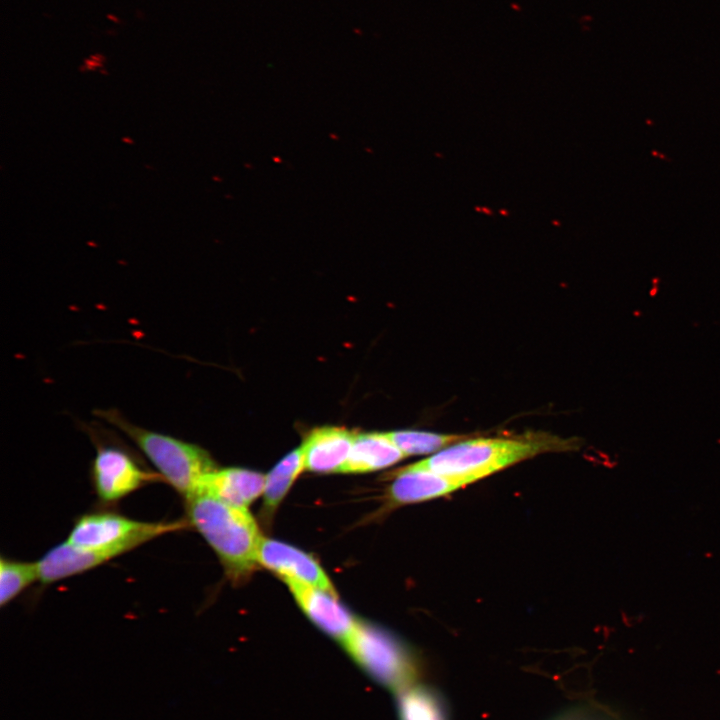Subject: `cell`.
<instances>
[{
	"mask_svg": "<svg viewBox=\"0 0 720 720\" xmlns=\"http://www.w3.org/2000/svg\"><path fill=\"white\" fill-rule=\"evenodd\" d=\"M355 434L343 427H321L312 430L301 448L304 468L312 472H341Z\"/></svg>",
	"mask_w": 720,
	"mask_h": 720,
	"instance_id": "cell-10",
	"label": "cell"
},
{
	"mask_svg": "<svg viewBox=\"0 0 720 720\" xmlns=\"http://www.w3.org/2000/svg\"><path fill=\"white\" fill-rule=\"evenodd\" d=\"M113 558L108 553L79 548L65 541L49 549L36 562L38 581L52 584L84 573Z\"/></svg>",
	"mask_w": 720,
	"mask_h": 720,
	"instance_id": "cell-11",
	"label": "cell"
},
{
	"mask_svg": "<svg viewBox=\"0 0 720 720\" xmlns=\"http://www.w3.org/2000/svg\"><path fill=\"white\" fill-rule=\"evenodd\" d=\"M467 485L462 479L409 465L396 473L388 498L393 505L413 504L446 496Z\"/></svg>",
	"mask_w": 720,
	"mask_h": 720,
	"instance_id": "cell-9",
	"label": "cell"
},
{
	"mask_svg": "<svg viewBox=\"0 0 720 720\" xmlns=\"http://www.w3.org/2000/svg\"><path fill=\"white\" fill-rule=\"evenodd\" d=\"M304 468L301 448L286 455L266 476L263 510L271 516Z\"/></svg>",
	"mask_w": 720,
	"mask_h": 720,
	"instance_id": "cell-15",
	"label": "cell"
},
{
	"mask_svg": "<svg viewBox=\"0 0 720 720\" xmlns=\"http://www.w3.org/2000/svg\"><path fill=\"white\" fill-rule=\"evenodd\" d=\"M266 476L243 468L215 469L202 482L205 491L221 501L247 509L264 491ZM196 493V492H195Z\"/></svg>",
	"mask_w": 720,
	"mask_h": 720,
	"instance_id": "cell-12",
	"label": "cell"
},
{
	"mask_svg": "<svg viewBox=\"0 0 720 720\" xmlns=\"http://www.w3.org/2000/svg\"><path fill=\"white\" fill-rule=\"evenodd\" d=\"M257 562L284 580L298 581L336 596L332 583L319 563L311 555L289 544L262 538Z\"/></svg>",
	"mask_w": 720,
	"mask_h": 720,
	"instance_id": "cell-7",
	"label": "cell"
},
{
	"mask_svg": "<svg viewBox=\"0 0 720 720\" xmlns=\"http://www.w3.org/2000/svg\"><path fill=\"white\" fill-rule=\"evenodd\" d=\"M552 720H602V718L586 708H572L560 713Z\"/></svg>",
	"mask_w": 720,
	"mask_h": 720,
	"instance_id": "cell-18",
	"label": "cell"
},
{
	"mask_svg": "<svg viewBox=\"0 0 720 720\" xmlns=\"http://www.w3.org/2000/svg\"><path fill=\"white\" fill-rule=\"evenodd\" d=\"M575 442L547 433H528L518 438L468 439L412 465L471 484L541 453L575 449Z\"/></svg>",
	"mask_w": 720,
	"mask_h": 720,
	"instance_id": "cell-1",
	"label": "cell"
},
{
	"mask_svg": "<svg viewBox=\"0 0 720 720\" xmlns=\"http://www.w3.org/2000/svg\"><path fill=\"white\" fill-rule=\"evenodd\" d=\"M94 414L125 434L184 500L217 469L210 454L199 445L134 425L115 408L96 409Z\"/></svg>",
	"mask_w": 720,
	"mask_h": 720,
	"instance_id": "cell-3",
	"label": "cell"
},
{
	"mask_svg": "<svg viewBox=\"0 0 720 720\" xmlns=\"http://www.w3.org/2000/svg\"><path fill=\"white\" fill-rule=\"evenodd\" d=\"M187 521L144 522L114 511H92L80 515L68 534L69 543L83 549L105 552L114 558L167 533L188 528Z\"/></svg>",
	"mask_w": 720,
	"mask_h": 720,
	"instance_id": "cell-6",
	"label": "cell"
},
{
	"mask_svg": "<svg viewBox=\"0 0 720 720\" xmlns=\"http://www.w3.org/2000/svg\"><path fill=\"white\" fill-rule=\"evenodd\" d=\"M85 431L96 448L90 478L103 505L115 504L142 487L164 481L159 473L148 470L108 429L91 423L85 424Z\"/></svg>",
	"mask_w": 720,
	"mask_h": 720,
	"instance_id": "cell-5",
	"label": "cell"
},
{
	"mask_svg": "<svg viewBox=\"0 0 720 720\" xmlns=\"http://www.w3.org/2000/svg\"><path fill=\"white\" fill-rule=\"evenodd\" d=\"M404 454L388 433L355 434L349 457L341 472L363 473L379 470L400 461Z\"/></svg>",
	"mask_w": 720,
	"mask_h": 720,
	"instance_id": "cell-13",
	"label": "cell"
},
{
	"mask_svg": "<svg viewBox=\"0 0 720 720\" xmlns=\"http://www.w3.org/2000/svg\"><path fill=\"white\" fill-rule=\"evenodd\" d=\"M343 645L373 680L397 693L418 683L421 677L422 668L415 654L379 626L358 619Z\"/></svg>",
	"mask_w": 720,
	"mask_h": 720,
	"instance_id": "cell-4",
	"label": "cell"
},
{
	"mask_svg": "<svg viewBox=\"0 0 720 720\" xmlns=\"http://www.w3.org/2000/svg\"><path fill=\"white\" fill-rule=\"evenodd\" d=\"M185 520L211 546L234 581L248 576L257 562L262 537L247 509L227 504L205 491L185 499Z\"/></svg>",
	"mask_w": 720,
	"mask_h": 720,
	"instance_id": "cell-2",
	"label": "cell"
},
{
	"mask_svg": "<svg viewBox=\"0 0 720 720\" xmlns=\"http://www.w3.org/2000/svg\"><path fill=\"white\" fill-rule=\"evenodd\" d=\"M284 581L298 605L312 622L344 644L352 634L358 619L336 600L335 595L298 581L290 579Z\"/></svg>",
	"mask_w": 720,
	"mask_h": 720,
	"instance_id": "cell-8",
	"label": "cell"
},
{
	"mask_svg": "<svg viewBox=\"0 0 720 720\" xmlns=\"http://www.w3.org/2000/svg\"><path fill=\"white\" fill-rule=\"evenodd\" d=\"M388 435L404 456L438 452L466 438L465 435L423 431H395Z\"/></svg>",
	"mask_w": 720,
	"mask_h": 720,
	"instance_id": "cell-17",
	"label": "cell"
},
{
	"mask_svg": "<svg viewBox=\"0 0 720 720\" xmlns=\"http://www.w3.org/2000/svg\"><path fill=\"white\" fill-rule=\"evenodd\" d=\"M398 694L399 720H449L443 697L432 687L418 682Z\"/></svg>",
	"mask_w": 720,
	"mask_h": 720,
	"instance_id": "cell-14",
	"label": "cell"
},
{
	"mask_svg": "<svg viewBox=\"0 0 720 720\" xmlns=\"http://www.w3.org/2000/svg\"><path fill=\"white\" fill-rule=\"evenodd\" d=\"M38 581L36 562L0 559V605L5 607L29 585Z\"/></svg>",
	"mask_w": 720,
	"mask_h": 720,
	"instance_id": "cell-16",
	"label": "cell"
}]
</instances>
